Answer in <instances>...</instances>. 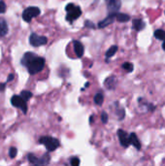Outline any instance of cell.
<instances>
[{
  "instance_id": "29",
  "label": "cell",
  "mask_w": 165,
  "mask_h": 166,
  "mask_svg": "<svg viewBox=\"0 0 165 166\" xmlns=\"http://www.w3.org/2000/svg\"><path fill=\"white\" fill-rule=\"evenodd\" d=\"M5 86H6V84H5V83H3V84H0V91H4Z\"/></svg>"
},
{
  "instance_id": "25",
  "label": "cell",
  "mask_w": 165,
  "mask_h": 166,
  "mask_svg": "<svg viewBox=\"0 0 165 166\" xmlns=\"http://www.w3.org/2000/svg\"><path fill=\"white\" fill-rule=\"evenodd\" d=\"M70 163L73 166H78L79 164H80V159H79L78 157H72L70 159Z\"/></svg>"
},
{
  "instance_id": "1",
  "label": "cell",
  "mask_w": 165,
  "mask_h": 166,
  "mask_svg": "<svg viewBox=\"0 0 165 166\" xmlns=\"http://www.w3.org/2000/svg\"><path fill=\"white\" fill-rule=\"evenodd\" d=\"M46 60L44 57L38 56L33 53H26L20 63L27 69L30 75H35L44 69Z\"/></svg>"
},
{
  "instance_id": "26",
  "label": "cell",
  "mask_w": 165,
  "mask_h": 166,
  "mask_svg": "<svg viewBox=\"0 0 165 166\" xmlns=\"http://www.w3.org/2000/svg\"><path fill=\"white\" fill-rule=\"evenodd\" d=\"M108 118H109L108 114L105 113V112H103V113L101 114V121H102L103 124H107V121H108Z\"/></svg>"
},
{
  "instance_id": "18",
  "label": "cell",
  "mask_w": 165,
  "mask_h": 166,
  "mask_svg": "<svg viewBox=\"0 0 165 166\" xmlns=\"http://www.w3.org/2000/svg\"><path fill=\"white\" fill-rule=\"evenodd\" d=\"M155 37L161 41H165V31L162 29H157L155 31Z\"/></svg>"
},
{
  "instance_id": "30",
  "label": "cell",
  "mask_w": 165,
  "mask_h": 166,
  "mask_svg": "<svg viewBox=\"0 0 165 166\" xmlns=\"http://www.w3.org/2000/svg\"><path fill=\"white\" fill-rule=\"evenodd\" d=\"M162 49H163V50H165V41L163 42V44H162Z\"/></svg>"
},
{
  "instance_id": "3",
  "label": "cell",
  "mask_w": 165,
  "mask_h": 166,
  "mask_svg": "<svg viewBox=\"0 0 165 166\" xmlns=\"http://www.w3.org/2000/svg\"><path fill=\"white\" fill-rule=\"evenodd\" d=\"M65 10L67 12L66 20L68 21H74L82 15L81 8L79 6H75L73 3H69V4L66 6Z\"/></svg>"
},
{
  "instance_id": "14",
  "label": "cell",
  "mask_w": 165,
  "mask_h": 166,
  "mask_svg": "<svg viewBox=\"0 0 165 166\" xmlns=\"http://www.w3.org/2000/svg\"><path fill=\"white\" fill-rule=\"evenodd\" d=\"M116 20L118 21H120V23H126L129 20H130V17L126 14H123V13H118L117 14V17H116Z\"/></svg>"
},
{
  "instance_id": "2",
  "label": "cell",
  "mask_w": 165,
  "mask_h": 166,
  "mask_svg": "<svg viewBox=\"0 0 165 166\" xmlns=\"http://www.w3.org/2000/svg\"><path fill=\"white\" fill-rule=\"evenodd\" d=\"M39 143L42 144L46 147V149L48 151H55L57 148L60 146L59 141L56 138L50 136H43L39 139Z\"/></svg>"
},
{
  "instance_id": "17",
  "label": "cell",
  "mask_w": 165,
  "mask_h": 166,
  "mask_svg": "<svg viewBox=\"0 0 165 166\" xmlns=\"http://www.w3.org/2000/svg\"><path fill=\"white\" fill-rule=\"evenodd\" d=\"M118 46L116 45H114L112 47H110V49L107 50V53H106V57L107 59H109V57H112L113 56H115V53H116L118 52Z\"/></svg>"
},
{
  "instance_id": "23",
  "label": "cell",
  "mask_w": 165,
  "mask_h": 166,
  "mask_svg": "<svg viewBox=\"0 0 165 166\" xmlns=\"http://www.w3.org/2000/svg\"><path fill=\"white\" fill-rule=\"evenodd\" d=\"M17 154H18V150L17 148L15 147H11L10 150H9V156L11 158H15L17 156Z\"/></svg>"
},
{
  "instance_id": "6",
  "label": "cell",
  "mask_w": 165,
  "mask_h": 166,
  "mask_svg": "<svg viewBox=\"0 0 165 166\" xmlns=\"http://www.w3.org/2000/svg\"><path fill=\"white\" fill-rule=\"evenodd\" d=\"M47 42H48V39L45 36H40L36 33H31L29 36V43L33 47H40L46 45Z\"/></svg>"
},
{
  "instance_id": "27",
  "label": "cell",
  "mask_w": 165,
  "mask_h": 166,
  "mask_svg": "<svg viewBox=\"0 0 165 166\" xmlns=\"http://www.w3.org/2000/svg\"><path fill=\"white\" fill-rule=\"evenodd\" d=\"M85 26L89 27V28H93V27H94V23H91V21H89V20H87V21H85Z\"/></svg>"
},
{
  "instance_id": "24",
  "label": "cell",
  "mask_w": 165,
  "mask_h": 166,
  "mask_svg": "<svg viewBox=\"0 0 165 166\" xmlns=\"http://www.w3.org/2000/svg\"><path fill=\"white\" fill-rule=\"evenodd\" d=\"M7 10V6L4 1H0V14H4Z\"/></svg>"
},
{
  "instance_id": "16",
  "label": "cell",
  "mask_w": 165,
  "mask_h": 166,
  "mask_svg": "<svg viewBox=\"0 0 165 166\" xmlns=\"http://www.w3.org/2000/svg\"><path fill=\"white\" fill-rule=\"evenodd\" d=\"M49 162H50V156L48 154H46L42 157H39L37 165H45V164H48Z\"/></svg>"
},
{
  "instance_id": "19",
  "label": "cell",
  "mask_w": 165,
  "mask_h": 166,
  "mask_svg": "<svg viewBox=\"0 0 165 166\" xmlns=\"http://www.w3.org/2000/svg\"><path fill=\"white\" fill-rule=\"evenodd\" d=\"M94 103L95 104H97V105H102V103H103V101H104V96L102 93H96L95 96H94Z\"/></svg>"
},
{
  "instance_id": "4",
  "label": "cell",
  "mask_w": 165,
  "mask_h": 166,
  "mask_svg": "<svg viewBox=\"0 0 165 166\" xmlns=\"http://www.w3.org/2000/svg\"><path fill=\"white\" fill-rule=\"evenodd\" d=\"M40 13H41V11L38 7H28V8H26L23 11V19L24 21H26V23H30L32 19L38 17L40 15Z\"/></svg>"
},
{
  "instance_id": "5",
  "label": "cell",
  "mask_w": 165,
  "mask_h": 166,
  "mask_svg": "<svg viewBox=\"0 0 165 166\" xmlns=\"http://www.w3.org/2000/svg\"><path fill=\"white\" fill-rule=\"evenodd\" d=\"M11 104H12V106L19 108V109H20L24 114H26V112H27L26 101L20 95H17V94L13 95L12 98H11Z\"/></svg>"
},
{
  "instance_id": "22",
  "label": "cell",
  "mask_w": 165,
  "mask_h": 166,
  "mask_svg": "<svg viewBox=\"0 0 165 166\" xmlns=\"http://www.w3.org/2000/svg\"><path fill=\"white\" fill-rule=\"evenodd\" d=\"M123 69H125V71H127V72H129V73H130V72L133 71L134 65L132 63H130V62H124L123 64Z\"/></svg>"
},
{
  "instance_id": "13",
  "label": "cell",
  "mask_w": 165,
  "mask_h": 166,
  "mask_svg": "<svg viewBox=\"0 0 165 166\" xmlns=\"http://www.w3.org/2000/svg\"><path fill=\"white\" fill-rule=\"evenodd\" d=\"M129 137H130V143H131V145H133L137 150L141 149V143H140L137 135H136L135 133H131V134L129 135Z\"/></svg>"
},
{
  "instance_id": "10",
  "label": "cell",
  "mask_w": 165,
  "mask_h": 166,
  "mask_svg": "<svg viewBox=\"0 0 165 166\" xmlns=\"http://www.w3.org/2000/svg\"><path fill=\"white\" fill-rule=\"evenodd\" d=\"M73 45H74V50H75V53H76L77 57H82L84 56V53H85V49H84V46L81 42L79 41H73Z\"/></svg>"
},
{
  "instance_id": "11",
  "label": "cell",
  "mask_w": 165,
  "mask_h": 166,
  "mask_svg": "<svg viewBox=\"0 0 165 166\" xmlns=\"http://www.w3.org/2000/svg\"><path fill=\"white\" fill-rule=\"evenodd\" d=\"M8 23L7 21L3 19V18H0V38L4 37L8 33Z\"/></svg>"
},
{
  "instance_id": "8",
  "label": "cell",
  "mask_w": 165,
  "mask_h": 166,
  "mask_svg": "<svg viewBox=\"0 0 165 166\" xmlns=\"http://www.w3.org/2000/svg\"><path fill=\"white\" fill-rule=\"evenodd\" d=\"M120 6V0H108V3H107V9L109 11V14H118Z\"/></svg>"
},
{
  "instance_id": "15",
  "label": "cell",
  "mask_w": 165,
  "mask_h": 166,
  "mask_svg": "<svg viewBox=\"0 0 165 166\" xmlns=\"http://www.w3.org/2000/svg\"><path fill=\"white\" fill-rule=\"evenodd\" d=\"M116 79L115 77H110L105 81V86H107L108 89H114V88L116 86Z\"/></svg>"
},
{
  "instance_id": "28",
  "label": "cell",
  "mask_w": 165,
  "mask_h": 166,
  "mask_svg": "<svg viewBox=\"0 0 165 166\" xmlns=\"http://www.w3.org/2000/svg\"><path fill=\"white\" fill-rule=\"evenodd\" d=\"M14 78H15V76H14L13 74H10L8 76V79H7V82H11V81H13L14 80Z\"/></svg>"
},
{
  "instance_id": "20",
  "label": "cell",
  "mask_w": 165,
  "mask_h": 166,
  "mask_svg": "<svg viewBox=\"0 0 165 166\" xmlns=\"http://www.w3.org/2000/svg\"><path fill=\"white\" fill-rule=\"evenodd\" d=\"M23 98L26 100V101H28L29 99H31V97L33 96V94H32V92L29 91H23L20 92V94Z\"/></svg>"
},
{
  "instance_id": "7",
  "label": "cell",
  "mask_w": 165,
  "mask_h": 166,
  "mask_svg": "<svg viewBox=\"0 0 165 166\" xmlns=\"http://www.w3.org/2000/svg\"><path fill=\"white\" fill-rule=\"evenodd\" d=\"M118 137H119L120 143L123 147L127 148V147H129L131 145L130 137H129V135L127 134L126 131L123 130V129H119V130H118Z\"/></svg>"
},
{
  "instance_id": "12",
  "label": "cell",
  "mask_w": 165,
  "mask_h": 166,
  "mask_svg": "<svg viewBox=\"0 0 165 166\" xmlns=\"http://www.w3.org/2000/svg\"><path fill=\"white\" fill-rule=\"evenodd\" d=\"M146 26V23H144V20H140V19H135L133 20V28L137 31H141L142 29H144Z\"/></svg>"
},
{
  "instance_id": "21",
  "label": "cell",
  "mask_w": 165,
  "mask_h": 166,
  "mask_svg": "<svg viewBox=\"0 0 165 166\" xmlns=\"http://www.w3.org/2000/svg\"><path fill=\"white\" fill-rule=\"evenodd\" d=\"M27 159H28V161H29L31 164L37 165L39 157H37L36 156H34L33 154H27Z\"/></svg>"
},
{
  "instance_id": "9",
  "label": "cell",
  "mask_w": 165,
  "mask_h": 166,
  "mask_svg": "<svg viewBox=\"0 0 165 166\" xmlns=\"http://www.w3.org/2000/svg\"><path fill=\"white\" fill-rule=\"evenodd\" d=\"M116 17H117V14H109V16L107 17L105 20L100 21V23H98V27L99 28H104V27L108 26L109 24L114 23V20H116Z\"/></svg>"
}]
</instances>
